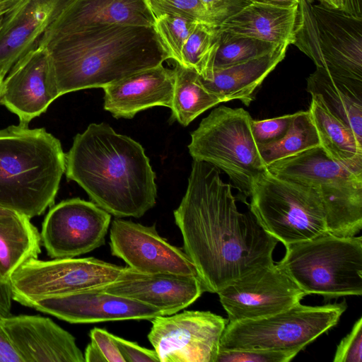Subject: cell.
Here are the masks:
<instances>
[{
    "mask_svg": "<svg viewBox=\"0 0 362 362\" xmlns=\"http://www.w3.org/2000/svg\"><path fill=\"white\" fill-rule=\"evenodd\" d=\"M173 214L184 251L208 292L217 293L236 279L274 263L278 240L250 211H239L232 185L209 163L194 160L186 193Z\"/></svg>",
    "mask_w": 362,
    "mask_h": 362,
    "instance_id": "cell-1",
    "label": "cell"
},
{
    "mask_svg": "<svg viewBox=\"0 0 362 362\" xmlns=\"http://www.w3.org/2000/svg\"><path fill=\"white\" fill-rule=\"evenodd\" d=\"M65 173L117 218H140L156 202V175L144 148L105 123L76 135L65 154Z\"/></svg>",
    "mask_w": 362,
    "mask_h": 362,
    "instance_id": "cell-2",
    "label": "cell"
},
{
    "mask_svg": "<svg viewBox=\"0 0 362 362\" xmlns=\"http://www.w3.org/2000/svg\"><path fill=\"white\" fill-rule=\"evenodd\" d=\"M59 96L104 88L170 59L154 27L115 25L58 37L44 45Z\"/></svg>",
    "mask_w": 362,
    "mask_h": 362,
    "instance_id": "cell-3",
    "label": "cell"
},
{
    "mask_svg": "<svg viewBox=\"0 0 362 362\" xmlns=\"http://www.w3.org/2000/svg\"><path fill=\"white\" fill-rule=\"evenodd\" d=\"M65 173L60 141L44 128L0 129V207L32 218L54 205Z\"/></svg>",
    "mask_w": 362,
    "mask_h": 362,
    "instance_id": "cell-4",
    "label": "cell"
},
{
    "mask_svg": "<svg viewBox=\"0 0 362 362\" xmlns=\"http://www.w3.org/2000/svg\"><path fill=\"white\" fill-rule=\"evenodd\" d=\"M267 170L317 192L329 233L348 238L361 231L362 173L334 160L320 146L277 160L268 165Z\"/></svg>",
    "mask_w": 362,
    "mask_h": 362,
    "instance_id": "cell-5",
    "label": "cell"
},
{
    "mask_svg": "<svg viewBox=\"0 0 362 362\" xmlns=\"http://www.w3.org/2000/svg\"><path fill=\"white\" fill-rule=\"evenodd\" d=\"M277 262L305 295L325 298L362 294V238L328 232L286 245Z\"/></svg>",
    "mask_w": 362,
    "mask_h": 362,
    "instance_id": "cell-6",
    "label": "cell"
},
{
    "mask_svg": "<svg viewBox=\"0 0 362 362\" xmlns=\"http://www.w3.org/2000/svg\"><path fill=\"white\" fill-rule=\"evenodd\" d=\"M252 118L242 107L220 106L191 134L189 151L223 170L242 197H250L256 180L267 170L252 136Z\"/></svg>",
    "mask_w": 362,
    "mask_h": 362,
    "instance_id": "cell-7",
    "label": "cell"
},
{
    "mask_svg": "<svg viewBox=\"0 0 362 362\" xmlns=\"http://www.w3.org/2000/svg\"><path fill=\"white\" fill-rule=\"evenodd\" d=\"M346 309L344 300L320 306L298 303L262 318L228 322L219 350H264L298 354L335 326Z\"/></svg>",
    "mask_w": 362,
    "mask_h": 362,
    "instance_id": "cell-8",
    "label": "cell"
},
{
    "mask_svg": "<svg viewBox=\"0 0 362 362\" xmlns=\"http://www.w3.org/2000/svg\"><path fill=\"white\" fill-rule=\"evenodd\" d=\"M292 45L317 67L362 81V18L299 0Z\"/></svg>",
    "mask_w": 362,
    "mask_h": 362,
    "instance_id": "cell-9",
    "label": "cell"
},
{
    "mask_svg": "<svg viewBox=\"0 0 362 362\" xmlns=\"http://www.w3.org/2000/svg\"><path fill=\"white\" fill-rule=\"evenodd\" d=\"M250 211L262 228L285 246L327 232L322 204L308 186L268 170L255 182Z\"/></svg>",
    "mask_w": 362,
    "mask_h": 362,
    "instance_id": "cell-10",
    "label": "cell"
},
{
    "mask_svg": "<svg viewBox=\"0 0 362 362\" xmlns=\"http://www.w3.org/2000/svg\"><path fill=\"white\" fill-rule=\"evenodd\" d=\"M127 267L95 257L33 259L11 276L13 300L30 307L43 298L105 287L124 275Z\"/></svg>",
    "mask_w": 362,
    "mask_h": 362,
    "instance_id": "cell-11",
    "label": "cell"
},
{
    "mask_svg": "<svg viewBox=\"0 0 362 362\" xmlns=\"http://www.w3.org/2000/svg\"><path fill=\"white\" fill-rule=\"evenodd\" d=\"M148 339L160 362H216L228 319L185 310L152 320Z\"/></svg>",
    "mask_w": 362,
    "mask_h": 362,
    "instance_id": "cell-12",
    "label": "cell"
},
{
    "mask_svg": "<svg viewBox=\"0 0 362 362\" xmlns=\"http://www.w3.org/2000/svg\"><path fill=\"white\" fill-rule=\"evenodd\" d=\"M217 294L228 322L278 313L300 303L306 296L278 263L236 279Z\"/></svg>",
    "mask_w": 362,
    "mask_h": 362,
    "instance_id": "cell-13",
    "label": "cell"
},
{
    "mask_svg": "<svg viewBox=\"0 0 362 362\" xmlns=\"http://www.w3.org/2000/svg\"><path fill=\"white\" fill-rule=\"evenodd\" d=\"M111 215L93 202L80 198L52 205L42 226L41 240L54 259L71 258L103 245Z\"/></svg>",
    "mask_w": 362,
    "mask_h": 362,
    "instance_id": "cell-14",
    "label": "cell"
},
{
    "mask_svg": "<svg viewBox=\"0 0 362 362\" xmlns=\"http://www.w3.org/2000/svg\"><path fill=\"white\" fill-rule=\"evenodd\" d=\"M110 247L113 256L136 272L189 276L201 280L185 251L162 238L154 225L115 218L110 226Z\"/></svg>",
    "mask_w": 362,
    "mask_h": 362,
    "instance_id": "cell-15",
    "label": "cell"
},
{
    "mask_svg": "<svg viewBox=\"0 0 362 362\" xmlns=\"http://www.w3.org/2000/svg\"><path fill=\"white\" fill-rule=\"evenodd\" d=\"M59 97L51 58L39 45L18 59L1 85L0 104L28 125Z\"/></svg>",
    "mask_w": 362,
    "mask_h": 362,
    "instance_id": "cell-16",
    "label": "cell"
},
{
    "mask_svg": "<svg viewBox=\"0 0 362 362\" xmlns=\"http://www.w3.org/2000/svg\"><path fill=\"white\" fill-rule=\"evenodd\" d=\"M30 308L74 324L151 320L164 315L157 308L98 289L43 298Z\"/></svg>",
    "mask_w": 362,
    "mask_h": 362,
    "instance_id": "cell-17",
    "label": "cell"
},
{
    "mask_svg": "<svg viewBox=\"0 0 362 362\" xmlns=\"http://www.w3.org/2000/svg\"><path fill=\"white\" fill-rule=\"evenodd\" d=\"M1 325L23 362H85L75 337L49 317L11 315Z\"/></svg>",
    "mask_w": 362,
    "mask_h": 362,
    "instance_id": "cell-18",
    "label": "cell"
},
{
    "mask_svg": "<svg viewBox=\"0 0 362 362\" xmlns=\"http://www.w3.org/2000/svg\"><path fill=\"white\" fill-rule=\"evenodd\" d=\"M148 0H72L39 45L64 35L115 25L153 27Z\"/></svg>",
    "mask_w": 362,
    "mask_h": 362,
    "instance_id": "cell-19",
    "label": "cell"
},
{
    "mask_svg": "<svg viewBox=\"0 0 362 362\" xmlns=\"http://www.w3.org/2000/svg\"><path fill=\"white\" fill-rule=\"evenodd\" d=\"M98 290L157 308L164 315L186 308L206 291L197 277L173 274H144L127 267L124 275Z\"/></svg>",
    "mask_w": 362,
    "mask_h": 362,
    "instance_id": "cell-20",
    "label": "cell"
},
{
    "mask_svg": "<svg viewBox=\"0 0 362 362\" xmlns=\"http://www.w3.org/2000/svg\"><path fill=\"white\" fill-rule=\"evenodd\" d=\"M72 0H21L0 27V72L39 46L41 39Z\"/></svg>",
    "mask_w": 362,
    "mask_h": 362,
    "instance_id": "cell-21",
    "label": "cell"
},
{
    "mask_svg": "<svg viewBox=\"0 0 362 362\" xmlns=\"http://www.w3.org/2000/svg\"><path fill=\"white\" fill-rule=\"evenodd\" d=\"M175 70L160 64L103 88L104 109L115 118L130 119L154 106L171 107Z\"/></svg>",
    "mask_w": 362,
    "mask_h": 362,
    "instance_id": "cell-22",
    "label": "cell"
},
{
    "mask_svg": "<svg viewBox=\"0 0 362 362\" xmlns=\"http://www.w3.org/2000/svg\"><path fill=\"white\" fill-rule=\"evenodd\" d=\"M288 45L281 44L262 57L223 69H213L206 78L199 75V81L221 103L238 100L249 106L255 90L284 59Z\"/></svg>",
    "mask_w": 362,
    "mask_h": 362,
    "instance_id": "cell-23",
    "label": "cell"
},
{
    "mask_svg": "<svg viewBox=\"0 0 362 362\" xmlns=\"http://www.w3.org/2000/svg\"><path fill=\"white\" fill-rule=\"evenodd\" d=\"M306 90L313 100L348 125L362 142V81L317 67L307 78Z\"/></svg>",
    "mask_w": 362,
    "mask_h": 362,
    "instance_id": "cell-24",
    "label": "cell"
},
{
    "mask_svg": "<svg viewBox=\"0 0 362 362\" xmlns=\"http://www.w3.org/2000/svg\"><path fill=\"white\" fill-rule=\"evenodd\" d=\"M298 7L284 8L251 3L227 19L219 29L274 44L292 45Z\"/></svg>",
    "mask_w": 362,
    "mask_h": 362,
    "instance_id": "cell-25",
    "label": "cell"
},
{
    "mask_svg": "<svg viewBox=\"0 0 362 362\" xmlns=\"http://www.w3.org/2000/svg\"><path fill=\"white\" fill-rule=\"evenodd\" d=\"M41 235L30 218L18 212L0 217V274L9 282L23 264L41 253Z\"/></svg>",
    "mask_w": 362,
    "mask_h": 362,
    "instance_id": "cell-26",
    "label": "cell"
},
{
    "mask_svg": "<svg viewBox=\"0 0 362 362\" xmlns=\"http://www.w3.org/2000/svg\"><path fill=\"white\" fill-rule=\"evenodd\" d=\"M309 113L320 145L334 160L358 173H362V142L346 124L311 100Z\"/></svg>",
    "mask_w": 362,
    "mask_h": 362,
    "instance_id": "cell-27",
    "label": "cell"
},
{
    "mask_svg": "<svg viewBox=\"0 0 362 362\" xmlns=\"http://www.w3.org/2000/svg\"><path fill=\"white\" fill-rule=\"evenodd\" d=\"M172 118L186 127L208 109L221 103L201 84L198 73L175 63Z\"/></svg>",
    "mask_w": 362,
    "mask_h": 362,
    "instance_id": "cell-28",
    "label": "cell"
},
{
    "mask_svg": "<svg viewBox=\"0 0 362 362\" xmlns=\"http://www.w3.org/2000/svg\"><path fill=\"white\" fill-rule=\"evenodd\" d=\"M320 140L309 111L293 114L290 127L279 141L265 145H257L264 164H270L319 146Z\"/></svg>",
    "mask_w": 362,
    "mask_h": 362,
    "instance_id": "cell-29",
    "label": "cell"
},
{
    "mask_svg": "<svg viewBox=\"0 0 362 362\" xmlns=\"http://www.w3.org/2000/svg\"><path fill=\"white\" fill-rule=\"evenodd\" d=\"M219 36L218 27L197 23L183 47L181 65L195 70L203 78L207 77L213 69Z\"/></svg>",
    "mask_w": 362,
    "mask_h": 362,
    "instance_id": "cell-30",
    "label": "cell"
},
{
    "mask_svg": "<svg viewBox=\"0 0 362 362\" xmlns=\"http://www.w3.org/2000/svg\"><path fill=\"white\" fill-rule=\"evenodd\" d=\"M219 31V44L213 69H223L262 57L272 52L279 45L250 37L235 35L220 29Z\"/></svg>",
    "mask_w": 362,
    "mask_h": 362,
    "instance_id": "cell-31",
    "label": "cell"
},
{
    "mask_svg": "<svg viewBox=\"0 0 362 362\" xmlns=\"http://www.w3.org/2000/svg\"><path fill=\"white\" fill-rule=\"evenodd\" d=\"M192 19L173 14L156 17L154 29L168 50L170 59L182 64V52L197 23Z\"/></svg>",
    "mask_w": 362,
    "mask_h": 362,
    "instance_id": "cell-32",
    "label": "cell"
},
{
    "mask_svg": "<svg viewBox=\"0 0 362 362\" xmlns=\"http://www.w3.org/2000/svg\"><path fill=\"white\" fill-rule=\"evenodd\" d=\"M148 1L155 17L162 14H173L186 17L198 23L214 25L207 11L199 0H148Z\"/></svg>",
    "mask_w": 362,
    "mask_h": 362,
    "instance_id": "cell-33",
    "label": "cell"
},
{
    "mask_svg": "<svg viewBox=\"0 0 362 362\" xmlns=\"http://www.w3.org/2000/svg\"><path fill=\"white\" fill-rule=\"evenodd\" d=\"M293 114L272 119L251 122V130L257 145H265L280 140L288 131Z\"/></svg>",
    "mask_w": 362,
    "mask_h": 362,
    "instance_id": "cell-34",
    "label": "cell"
},
{
    "mask_svg": "<svg viewBox=\"0 0 362 362\" xmlns=\"http://www.w3.org/2000/svg\"><path fill=\"white\" fill-rule=\"evenodd\" d=\"M296 355L264 350H219L216 362H288Z\"/></svg>",
    "mask_w": 362,
    "mask_h": 362,
    "instance_id": "cell-35",
    "label": "cell"
},
{
    "mask_svg": "<svg viewBox=\"0 0 362 362\" xmlns=\"http://www.w3.org/2000/svg\"><path fill=\"white\" fill-rule=\"evenodd\" d=\"M334 362L362 361V317L354 323L351 331L337 347Z\"/></svg>",
    "mask_w": 362,
    "mask_h": 362,
    "instance_id": "cell-36",
    "label": "cell"
},
{
    "mask_svg": "<svg viewBox=\"0 0 362 362\" xmlns=\"http://www.w3.org/2000/svg\"><path fill=\"white\" fill-rule=\"evenodd\" d=\"M207 11L213 25L221 26L227 19L250 5V0H199Z\"/></svg>",
    "mask_w": 362,
    "mask_h": 362,
    "instance_id": "cell-37",
    "label": "cell"
},
{
    "mask_svg": "<svg viewBox=\"0 0 362 362\" xmlns=\"http://www.w3.org/2000/svg\"><path fill=\"white\" fill-rule=\"evenodd\" d=\"M125 362H160L155 350L141 347L135 342L112 334Z\"/></svg>",
    "mask_w": 362,
    "mask_h": 362,
    "instance_id": "cell-38",
    "label": "cell"
},
{
    "mask_svg": "<svg viewBox=\"0 0 362 362\" xmlns=\"http://www.w3.org/2000/svg\"><path fill=\"white\" fill-rule=\"evenodd\" d=\"M89 336L91 341L100 349L107 362H125L112 334L105 329L95 327L90 331Z\"/></svg>",
    "mask_w": 362,
    "mask_h": 362,
    "instance_id": "cell-39",
    "label": "cell"
},
{
    "mask_svg": "<svg viewBox=\"0 0 362 362\" xmlns=\"http://www.w3.org/2000/svg\"><path fill=\"white\" fill-rule=\"evenodd\" d=\"M2 317L0 315V362H23L1 325Z\"/></svg>",
    "mask_w": 362,
    "mask_h": 362,
    "instance_id": "cell-40",
    "label": "cell"
},
{
    "mask_svg": "<svg viewBox=\"0 0 362 362\" xmlns=\"http://www.w3.org/2000/svg\"><path fill=\"white\" fill-rule=\"evenodd\" d=\"M12 293L9 282L0 274V315L3 317L11 315Z\"/></svg>",
    "mask_w": 362,
    "mask_h": 362,
    "instance_id": "cell-41",
    "label": "cell"
},
{
    "mask_svg": "<svg viewBox=\"0 0 362 362\" xmlns=\"http://www.w3.org/2000/svg\"><path fill=\"white\" fill-rule=\"evenodd\" d=\"M83 355L86 362H107L100 349L93 341L88 344Z\"/></svg>",
    "mask_w": 362,
    "mask_h": 362,
    "instance_id": "cell-42",
    "label": "cell"
},
{
    "mask_svg": "<svg viewBox=\"0 0 362 362\" xmlns=\"http://www.w3.org/2000/svg\"><path fill=\"white\" fill-rule=\"evenodd\" d=\"M251 3L284 8L298 7L299 0H250Z\"/></svg>",
    "mask_w": 362,
    "mask_h": 362,
    "instance_id": "cell-43",
    "label": "cell"
},
{
    "mask_svg": "<svg viewBox=\"0 0 362 362\" xmlns=\"http://www.w3.org/2000/svg\"><path fill=\"white\" fill-rule=\"evenodd\" d=\"M21 0H0V27L6 17L17 6Z\"/></svg>",
    "mask_w": 362,
    "mask_h": 362,
    "instance_id": "cell-44",
    "label": "cell"
},
{
    "mask_svg": "<svg viewBox=\"0 0 362 362\" xmlns=\"http://www.w3.org/2000/svg\"><path fill=\"white\" fill-rule=\"evenodd\" d=\"M346 13L362 18L361 0H346Z\"/></svg>",
    "mask_w": 362,
    "mask_h": 362,
    "instance_id": "cell-45",
    "label": "cell"
},
{
    "mask_svg": "<svg viewBox=\"0 0 362 362\" xmlns=\"http://www.w3.org/2000/svg\"><path fill=\"white\" fill-rule=\"evenodd\" d=\"M320 4L327 8L346 11V0H318Z\"/></svg>",
    "mask_w": 362,
    "mask_h": 362,
    "instance_id": "cell-46",
    "label": "cell"
},
{
    "mask_svg": "<svg viewBox=\"0 0 362 362\" xmlns=\"http://www.w3.org/2000/svg\"><path fill=\"white\" fill-rule=\"evenodd\" d=\"M13 212L16 211L0 207V217L11 214Z\"/></svg>",
    "mask_w": 362,
    "mask_h": 362,
    "instance_id": "cell-47",
    "label": "cell"
},
{
    "mask_svg": "<svg viewBox=\"0 0 362 362\" xmlns=\"http://www.w3.org/2000/svg\"><path fill=\"white\" fill-rule=\"evenodd\" d=\"M6 76H4L3 74H1L0 72V95H1V85H2V82Z\"/></svg>",
    "mask_w": 362,
    "mask_h": 362,
    "instance_id": "cell-48",
    "label": "cell"
},
{
    "mask_svg": "<svg viewBox=\"0 0 362 362\" xmlns=\"http://www.w3.org/2000/svg\"><path fill=\"white\" fill-rule=\"evenodd\" d=\"M308 3H313L314 0H305Z\"/></svg>",
    "mask_w": 362,
    "mask_h": 362,
    "instance_id": "cell-49",
    "label": "cell"
}]
</instances>
